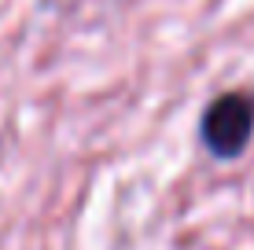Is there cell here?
Wrapping results in <instances>:
<instances>
[{"label": "cell", "instance_id": "6da1fadb", "mask_svg": "<svg viewBox=\"0 0 254 250\" xmlns=\"http://www.w3.org/2000/svg\"><path fill=\"white\" fill-rule=\"evenodd\" d=\"M254 133V100L243 92H225L203 114V140L217 158H236Z\"/></svg>", "mask_w": 254, "mask_h": 250}]
</instances>
